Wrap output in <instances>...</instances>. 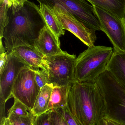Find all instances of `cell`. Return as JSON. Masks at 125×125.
<instances>
[{
	"label": "cell",
	"mask_w": 125,
	"mask_h": 125,
	"mask_svg": "<svg viewBox=\"0 0 125 125\" xmlns=\"http://www.w3.org/2000/svg\"><path fill=\"white\" fill-rule=\"evenodd\" d=\"M33 125H53L51 110L36 116L34 120Z\"/></svg>",
	"instance_id": "44dd1931"
},
{
	"label": "cell",
	"mask_w": 125,
	"mask_h": 125,
	"mask_svg": "<svg viewBox=\"0 0 125 125\" xmlns=\"http://www.w3.org/2000/svg\"><path fill=\"white\" fill-rule=\"evenodd\" d=\"M107 70L125 89V52L114 51Z\"/></svg>",
	"instance_id": "4fadbf2b"
},
{
	"label": "cell",
	"mask_w": 125,
	"mask_h": 125,
	"mask_svg": "<svg viewBox=\"0 0 125 125\" xmlns=\"http://www.w3.org/2000/svg\"><path fill=\"white\" fill-rule=\"evenodd\" d=\"M39 10L47 27L58 38L64 35L65 31L54 14L53 8L45 4L40 3Z\"/></svg>",
	"instance_id": "2e32d148"
},
{
	"label": "cell",
	"mask_w": 125,
	"mask_h": 125,
	"mask_svg": "<svg viewBox=\"0 0 125 125\" xmlns=\"http://www.w3.org/2000/svg\"><path fill=\"white\" fill-rule=\"evenodd\" d=\"M68 107L80 125H96L106 116L105 101L97 82H75L69 93Z\"/></svg>",
	"instance_id": "7a4b0ae2"
},
{
	"label": "cell",
	"mask_w": 125,
	"mask_h": 125,
	"mask_svg": "<svg viewBox=\"0 0 125 125\" xmlns=\"http://www.w3.org/2000/svg\"><path fill=\"white\" fill-rule=\"evenodd\" d=\"M53 87L46 84L40 89L31 111L35 116L47 111L48 106Z\"/></svg>",
	"instance_id": "e0dca14e"
},
{
	"label": "cell",
	"mask_w": 125,
	"mask_h": 125,
	"mask_svg": "<svg viewBox=\"0 0 125 125\" xmlns=\"http://www.w3.org/2000/svg\"><path fill=\"white\" fill-rule=\"evenodd\" d=\"M11 125H33L36 116L32 115L26 116H20L12 114L7 115Z\"/></svg>",
	"instance_id": "ffe728a7"
},
{
	"label": "cell",
	"mask_w": 125,
	"mask_h": 125,
	"mask_svg": "<svg viewBox=\"0 0 125 125\" xmlns=\"http://www.w3.org/2000/svg\"><path fill=\"white\" fill-rule=\"evenodd\" d=\"M72 84L53 88L47 111L51 109L63 108L68 106V97Z\"/></svg>",
	"instance_id": "9a60e30c"
},
{
	"label": "cell",
	"mask_w": 125,
	"mask_h": 125,
	"mask_svg": "<svg viewBox=\"0 0 125 125\" xmlns=\"http://www.w3.org/2000/svg\"><path fill=\"white\" fill-rule=\"evenodd\" d=\"M123 23H124V25H125V19H124V20L123 21Z\"/></svg>",
	"instance_id": "f546056e"
},
{
	"label": "cell",
	"mask_w": 125,
	"mask_h": 125,
	"mask_svg": "<svg viewBox=\"0 0 125 125\" xmlns=\"http://www.w3.org/2000/svg\"><path fill=\"white\" fill-rule=\"evenodd\" d=\"M47 66L48 84L61 87L73 83L76 55L64 51L61 54L45 57Z\"/></svg>",
	"instance_id": "5b68a950"
},
{
	"label": "cell",
	"mask_w": 125,
	"mask_h": 125,
	"mask_svg": "<svg viewBox=\"0 0 125 125\" xmlns=\"http://www.w3.org/2000/svg\"><path fill=\"white\" fill-rule=\"evenodd\" d=\"M95 6L112 13L123 21L125 18V0H87Z\"/></svg>",
	"instance_id": "5bb4252c"
},
{
	"label": "cell",
	"mask_w": 125,
	"mask_h": 125,
	"mask_svg": "<svg viewBox=\"0 0 125 125\" xmlns=\"http://www.w3.org/2000/svg\"><path fill=\"white\" fill-rule=\"evenodd\" d=\"M14 103L8 110L7 115L12 114L20 116H26L33 115L31 110L16 98H14Z\"/></svg>",
	"instance_id": "ac0fdd59"
},
{
	"label": "cell",
	"mask_w": 125,
	"mask_h": 125,
	"mask_svg": "<svg viewBox=\"0 0 125 125\" xmlns=\"http://www.w3.org/2000/svg\"><path fill=\"white\" fill-rule=\"evenodd\" d=\"M35 72V79L38 86L40 89L48 84L47 73L45 71L39 69H34Z\"/></svg>",
	"instance_id": "7402d4cb"
},
{
	"label": "cell",
	"mask_w": 125,
	"mask_h": 125,
	"mask_svg": "<svg viewBox=\"0 0 125 125\" xmlns=\"http://www.w3.org/2000/svg\"><path fill=\"white\" fill-rule=\"evenodd\" d=\"M8 15L9 22L3 34L7 53L20 46H34V41L46 25L39 6L27 0L23 6L10 7Z\"/></svg>",
	"instance_id": "6da1fadb"
},
{
	"label": "cell",
	"mask_w": 125,
	"mask_h": 125,
	"mask_svg": "<svg viewBox=\"0 0 125 125\" xmlns=\"http://www.w3.org/2000/svg\"><path fill=\"white\" fill-rule=\"evenodd\" d=\"M93 6L94 14L99 21L101 31L110 40L114 51L125 52V27L123 21L110 12Z\"/></svg>",
	"instance_id": "ba28073f"
},
{
	"label": "cell",
	"mask_w": 125,
	"mask_h": 125,
	"mask_svg": "<svg viewBox=\"0 0 125 125\" xmlns=\"http://www.w3.org/2000/svg\"><path fill=\"white\" fill-rule=\"evenodd\" d=\"M0 125H11L8 117H3L0 120Z\"/></svg>",
	"instance_id": "83f0119b"
},
{
	"label": "cell",
	"mask_w": 125,
	"mask_h": 125,
	"mask_svg": "<svg viewBox=\"0 0 125 125\" xmlns=\"http://www.w3.org/2000/svg\"><path fill=\"white\" fill-rule=\"evenodd\" d=\"M114 51L106 46L88 47L76 59L73 83L95 81L107 70Z\"/></svg>",
	"instance_id": "3957f363"
},
{
	"label": "cell",
	"mask_w": 125,
	"mask_h": 125,
	"mask_svg": "<svg viewBox=\"0 0 125 125\" xmlns=\"http://www.w3.org/2000/svg\"><path fill=\"white\" fill-rule=\"evenodd\" d=\"M95 81L104 95L106 115L125 125V89L107 70Z\"/></svg>",
	"instance_id": "277c9868"
},
{
	"label": "cell",
	"mask_w": 125,
	"mask_h": 125,
	"mask_svg": "<svg viewBox=\"0 0 125 125\" xmlns=\"http://www.w3.org/2000/svg\"><path fill=\"white\" fill-rule=\"evenodd\" d=\"M96 125H108L104 117L101 119Z\"/></svg>",
	"instance_id": "f1b7e54d"
},
{
	"label": "cell",
	"mask_w": 125,
	"mask_h": 125,
	"mask_svg": "<svg viewBox=\"0 0 125 125\" xmlns=\"http://www.w3.org/2000/svg\"><path fill=\"white\" fill-rule=\"evenodd\" d=\"M8 58L2 72L0 73V120L6 117L5 105L13 98L12 89L19 72L26 67L31 68L12 51L7 53Z\"/></svg>",
	"instance_id": "8992f818"
},
{
	"label": "cell",
	"mask_w": 125,
	"mask_h": 125,
	"mask_svg": "<svg viewBox=\"0 0 125 125\" xmlns=\"http://www.w3.org/2000/svg\"><path fill=\"white\" fill-rule=\"evenodd\" d=\"M34 46L45 57L61 54L64 51L60 48L59 38L45 25L40 31L34 41Z\"/></svg>",
	"instance_id": "8fae6325"
},
{
	"label": "cell",
	"mask_w": 125,
	"mask_h": 125,
	"mask_svg": "<svg viewBox=\"0 0 125 125\" xmlns=\"http://www.w3.org/2000/svg\"><path fill=\"white\" fill-rule=\"evenodd\" d=\"M0 39H2L4 29L9 22L8 12L9 7L8 6L7 0H3L0 1Z\"/></svg>",
	"instance_id": "d6986e66"
},
{
	"label": "cell",
	"mask_w": 125,
	"mask_h": 125,
	"mask_svg": "<svg viewBox=\"0 0 125 125\" xmlns=\"http://www.w3.org/2000/svg\"><path fill=\"white\" fill-rule=\"evenodd\" d=\"M39 3L53 7L61 6L71 13L79 21L89 29L101 31L98 19L94 14V6L86 0H37Z\"/></svg>",
	"instance_id": "52a82bcc"
},
{
	"label": "cell",
	"mask_w": 125,
	"mask_h": 125,
	"mask_svg": "<svg viewBox=\"0 0 125 125\" xmlns=\"http://www.w3.org/2000/svg\"><path fill=\"white\" fill-rule=\"evenodd\" d=\"M53 125H68L62 113L61 108L51 109Z\"/></svg>",
	"instance_id": "603a6c76"
},
{
	"label": "cell",
	"mask_w": 125,
	"mask_h": 125,
	"mask_svg": "<svg viewBox=\"0 0 125 125\" xmlns=\"http://www.w3.org/2000/svg\"></svg>",
	"instance_id": "4dcf8cb0"
},
{
	"label": "cell",
	"mask_w": 125,
	"mask_h": 125,
	"mask_svg": "<svg viewBox=\"0 0 125 125\" xmlns=\"http://www.w3.org/2000/svg\"><path fill=\"white\" fill-rule=\"evenodd\" d=\"M0 73L2 72L8 58V54L3 45L2 39H0Z\"/></svg>",
	"instance_id": "d4e9b609"
},
{
	"label": "cell",
	"mask_w": 125,
	"mask_h": 125,
	"mask_svg": "<svg viewBox=\"0 0 125 125\" xmlns=\"http://www.w3.org/2000/svg\"><path fill=\"white\" fill-rule=\"evenodd\" d=\"M52 8L63 29L70 31L88 47L94 45L97 40L95 31L86 27L61 6L56 5Z\"/></svg>",
	"instance_id": "30bf717a"
},
{
	"label": "cell",
	"mask_w": 125,
	"mask_h": 125,
	"mask_svg": "<svg viewBox=\"0 0 125 125\" xmlns=\"http://www.w3.org/2000/svg\"><path fill=\"white\" fill-rule=\"evenodd\" d=\"M8 6L11 7L21 6L24 5V3L27 0H7Z\"/></svg>",
	"instance_id": "484cf974"
},
{
	"label": "cell",
	"mask_w": 125,
	"mask_h": 125,
	"mask_svg": "<svg viewBox=\"0 0 125 125\" xmlns=\"http://www.w3.org/2000/svg\"><path fill=\"white\" fill-rule=\"evenodd\" d=\"M17 56L33 69H39L47 71L45 56L35 46H21L12 50Z\"/></svg>",
	"instance_id": "7c38bea8"
},
{
	"label": "cell",
	"mask_w": 125,
	"mask_h": 125,
	"mask_svg": "<svg viewBox=\"0 0 125 125\" xmlns=\"http://www.w3.org/2000/svg\"><path fill=\"white\" fill-rule=\"evenodd\" d=\"M40 89L35 80L34 70L26 67L20 71L15 81L12 96L32 110Z\"/></svg>",
	"instance_id": "9c48e42d"
},
{
	"label": "cell",
	"mask_w": 125,
	"mask_h": 125,
	"mask_svg": "<svg viewBox=\"0 0 125 125\" xmlns=\"http://www.w3.org/2000/svg\"><path fill=\"white\" fill-rule=\"evenodd\" d=\"M61 109L64 117L68 125H80L72 115L68 109V106Z\"/></svg>",
	"instance_id": "cb8c5ba5"
},
{
	"label": "cell",
	"mask_w": 125,
	"mask_h": 125,
	"mask_svg": "<svg viewBox=\"0 0 125 125\" xmlns=\"http://www.w3.org/2000/svg\"><path fill=\"white\" fill-rule=\"evenodd\" d=\"M104 118L108 125H125L121 122L111 118L107 115L105 116Z\"/></svg>",
	"instance_id": "4316f807"
}]
</instances>
